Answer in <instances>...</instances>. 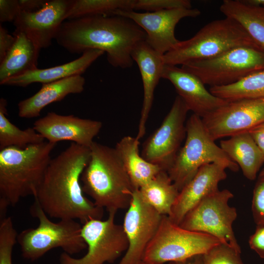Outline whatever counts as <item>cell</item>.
Segmentation results:
<instances>
[{
  "instance_id": "1",
  "label": "cell",
  "mask_w": 264,
  "mask_h": 264,
  "mask_svg": "<svg viewBox=\"0 0 264 264\" xmlns=\"http://www.w3.org/2000/svg\"><path fill=\"white\" fill-rule=\"evenodd\" d=\"M90 157L89 148L72 143L51 161L34 196L45 214L60 220H78L83 224L102 220L104 209L87 198L81 176Z\"/></svg>"
},
{
  "instance_id": "2",
  "label": "cell",
  "mask_w": 264,
  "mask_h": 264,
  "mask_svg": "<svg viewBox=\"0 0 264 264\" xmlns=\"http://www.w3.org/2000/svg\"><path fill=\"white\" fill-rule=\"evenodd\" d=\"M144 31L131 19L118 15L87 16L64 22L55 38L72 54L98 49L107 54L109 63L121 68L133 63L132 52L146 40Z\"/></svg>"
},
{
  "instance_id": "3",
  "label": "cell",
  "mask_w": 264,
  "mask_h": 264,
  "mask_svg": "<svg viewBox=\"0 0 264 264\" xmlns=\"http://www.w3.org/2000/svg\"><path fill=\"white\" fill-rule=\"evenodd\" d=\"M81 183L83 191L109 213L128 209L135 190L115 148L94 141Z\"/></svg>"
},
{
  "instance_id": "4",
  "label": "cell",
  "mask_w": 264,
  "mask_h": 264,
  "mask_svg": "<svg viewBox=\"0 0 264 264\" xmlns=\"http://www.w3.org/2000/svg\"><path fill=\"white\" fill-rule=\"evenodd\" d=\"M56 144L47 141L24 148L0 150V208L14 206L21 198L34 196L51 161Z\"/></svg>"
},
{
  "instance_id": "5",
  "label": "cell",
  "mask_w": 264,
  "mask_h": 264,
  "mask_svg": "<svg viewBox=\"0 0 264 264\" xmlns=\"http://www.w3.org/2000/svg\"><path fill=\"white\" fill-rule=\"evenodd\" d=\"M242 46L260 49L239 23L225 17L208 23L190 39L179 41L163 55V60L165 65H182L191 61L211 59Z\"/></svg>"
},
{
  "instance_id": "6",
  "label": "cell",
  "mask_w": 264,
  "mask_h": 264,
  "mask_svg": "<svg viewBox=\"0 0 264 264\" xmlns=\"http://www.w3.org/2000/svg\"><path fill=\"white\" fill-rule=\"evenodd\" d=\"M186 139L167 173L180 191L196 175L199 168L216 163L233 172L239 166L215 142L205 129L201 118L193 114L186 122Z\"/></svg>"
},
{
  "instance_id": "7",
  "label": "cell",
  "mask_w": 264,
  "mask_h": 264,
  "mask_svg": "<svg viewBox=\"0 0 264 264\" xmlns=\"http://www.w3.org/2000/svg\"><path fill=\"white\" fill-rule=\"evenodd\" d=\"M30 212L39 224L36 228L26 229L18 234L17 242L24 258L35 261L55 248H61L71 256L87 248L81 235L82 226L75 220L52 221L36 200Z\"/></svg>"
},
{
  "instance_id": "8",
  "label": "cell",
  "mask_w": 264,
  "mask_h": 264,
  "mask_svg": "<svg viewBox=\"0 0 264 264\" xmlns=\"http://www.w3.org/2000/svg\"><path fill=\"white\" fill-rule=\"evenodd\" d=\"M221 243L209 234L184 229L173 223L167 216L162 220L154 237L148 245L143 262L164 264L202 255Z\"/></svg>"
},
{
  "instance_id": "9",
  "label": "cell",
  "mask_w": 264,
  "mask_h": 264,
  "mask_svg": "<svg viewBox=\"0 0 264 264\" xmlns=\"http://www.w3.org/2000/svg\"><path fill=\"white\" fill-rule=\"evenodd\" d=\"M181 67L196 75L204 85L225 86L264 70V52L253 46H239L211 59L186 63Z\"/></svg>"
},
{
  "instance_id": "10",
  "label": "cell",
  "mask_w": 264,
  "mask_h": 264,
  "mask_svg": "<svg viewBox=\"0 0 264 264\" xmlns=\"http://www.w3.org/2000/svg\"><path fill=\"white\" fill-rule=\"evenodd\" d=\"M233 196L227 189L211 194L191 210L179 225L188 230L211 235L221 243L241 252L232 229L237 217V210L228 204Z\"/></svg>"
},
{
  "instance_id": "11",
  "label": "cell",
  "mask_w": 264,
  "mask_h": 264,
  "mask_svg": "<svg viewBox=\"0 0 264 264\" xmlns=\"http://www.w3.org/2000/svg\"><path fill=\"white\" fill-rule=\"evenodd\" d=\"M116 213H109L104 220L92 219L83 224L81 235L88 250L80 258H74L64 252L61 254L60 264H103L113 263L129 246L123 225L115 222Z\"/></svg>"
},
{
  "instance_id": "12",
  "label": "cell",
  "mask_w": 264,
  "mask_h": 264,
  "mask_svg": "<svg viewBox=\"0 0 264 264\" xmlns=\"http://www.w3.org/2000/svg\"><path fill=\"white\" fill-rule=\"evenodd\" d=\"M189 111L177 95L160 127L143 145L141 156L167 172L173 164L186 136V118Z\"/></svg>"
},
{
  "instance_id": "13",
  "label": "cell",
  "mask_w": 264,
  "mask_h": 264,
  "mask_svg": "<svg viewBox=\"0 0 264 264\" xmlns=\"http://www.w3.org/2000/svg\"><path fill=\"white\" fill-rule=\"evenodd\" d=\"M201 120L215 141L247 132L264 123V98L227 101Z\"/></svg>"
},
{
  "instance_id": "14",
  "label": "cell",
  "mask_w": 264,
  "mask_h": 264,
  "mask_svg": "<svg viewBox=\"0 0 264 264\" xmlns=\"http://www.w3.org/2000/svg\"><path fill=\"white\" fill-rule=\"evenodd\" d=\"M162 215L145 202L138 189L133 193L123 227L129 246L118 264H139L160 225Z\"/></svg>"
},
{
  "instance_id": "15",
  "label": "cell",
  "mask_w": 264,
  "mask_h": 264,
  "mask_svg": "<svg viewBox=\"0 0 264 264\" xmlns=\"http://www.w3.org/2000/svg\"><path fill=\"white\" fill-rule=\"evenodd\" d=\"M200 13L199 9L192 8L144 13L132 10H118L113 15L129 18L136 23L145 32V41L148 44L163 55L179 41L175 35L178 22L185 18H196Z\"/></svg>"
},
{
  "instance_id": "16",
  "label": "cell",
  "mask_w": 264,
  "mask_h": 264,
  "mask_svg": "<svg viewBox=\"0 0 264 264\" xmlns=\"http://www.w3.org/2000/svg\"><path fill=\"white\" fill-rule=\"evenodd\" d=\"M74 0H47L39 10L21 12L13 24L40 49L48 47L55 38Z\"/></svg>"
},
{
  "instance_id": "17",
  "label": "cell",
  "mask_w": 264,
  "mask_h": 264,
  "mask_svg": "<svg viewBox=\"0 0 264 264\" xmlns=\"http://www.w3.org/2000/svg\"><path fill=\"white\" fill-rule=\"evenodd\" d=\"M102 127L101 121L73 115L49 112L35 121L33 128L47 141L56 144L62 141L89 148Z\"/></svg>"
},
{
  "instance_id": "18",
  "label": "cell",
  "mask_w": 264,
  "mask_h": 264,
  "mask_svg": "<svg viewBox=\"0 0 264 264\" xmlns=\"http://www.w3.org/2000/svg\"><path fill=\"white\" fill-rule=\"evenodd\" d=\"M162 78L173 84L189 110L201 118L227 102L207 90L196 75L177 66L165 64Z\"/></svg>"
},
{
  "instance_id": "19",
  "label": "cell",
  "mask_w": 264,
  "mask_h": 264,
  "mask_svg": "<svg viewBox=\"0 0 264 264\" xmlns=\"http://www.w3.org/2000/svg\"><path fill=\"white\" fill-rule=\"evenodd\" d=\"M226 168L216 163L201 167L194 177L179 191L168 216L179 225L185 215L208 196L219 190V183L227 177Z\"/></svg>"
},
{
  "instance_id": "20",
  "label": "cell",
  "mask_w": 264,
  "mask_h": 264,
  "mask_svg": "<svg viewBox=\"0 0 264 264\" xmlns=\"http://www.w3.org/2000/svg\"><path fill=\"white\" fill-rule=\"evenodd\" d=\"M132 57L139 67L143 87V99L136 137L140 140L146 132V124L151 110L154 92L165 64L162 55L151 47L146 41L137 44L132 52Z\"/></svg>"
},
{
  "instance_id": "21",
  "label": "cell",
  "mask_w": 264,
  "mask_h": 264,
  "mask_svg": "<svg viewBox=\"0 0 264 264\" xmlns=\"http://www.w3.org/2000/svg\"><path fill=\"white\" fill-rule=\"evenodd\" d=\"M105 52L98 49L84 52L78 58L69 63L44 69L38 68L9 78L1 85L25 88L35 83H49L75 75H81Z\"/></svg>"
},
{
  "instance_id": "22",
  "label": "cell",
  "mask_w": 264,
  "mask_h": 264,
  "mask_svg": "<svg viewBox=\"0 0 264 264\" xmlns=\"http://www.w3.org/2000/svg\"><path fill=\"white\" fill-rule=\"evenodd\" d=\"M85 84V79L81 75L43 84L35 94L18 103V115L23 118L37 117L47 105L60 101L70 94L81 93Z\"/></svg>"
},
{
  "instance_id": "23",
  "label": "cell",
  "mask_w": 264,
  "mask_h": 264,
  "mask_svg": "<svg viewBox=\"0 0 264 264\" xmlns=\"http://www.w3.org/2000/svg\"><path fill=\"white\" fill-rule=\"evenodd\" d=\"M15 41L0 62V84L7 79L37 68L40 49L23 32L15 30Z\"/></svg>"
},
{
  "instance_id": "24",
  "label": "cell",
  "mask_w": 264,
  "mask_h": 264,
  "mask_svg": "<svg viewBox=\"0 0 264 264\" xmlns=\"http://www.w3.org/2000/svg\"><path fill=\"white\" fill-rule=\"evenodd\" d=\"M220 147L242 170L247 179L254 180L264 163L262 153L249 133L242 132L220 142Z\"/></svg>"
},
{
  "instance_id": "25",
  "label": "cell",
  "mask_w": 264,
  "mask_h": 264,
  "mask_svg": "<svg viewBox=\"0 0 264 264\" xmlns=\"http://www.w3.org/2000/svg\"><path fill=\"white\" fill-rule=\"evenodd\" d=\"M139 145L136 137L125 136L115 147L135 189H139L162 170L140 154Z\"/></svg>"
},
{
  "instance_id": "26",
  "label": "cell",
  "mask_w": 264,
  "mask_h": 264,
  "mask_svg": "<svg viewBox=\"0 0 264 264\" xmlns=\"http://www.w3.org/2000/svg\"><path fill=\"white\" fill-rule=\"evenodd\" d=\"M220 10L225 17L239 23L264 52V7L251 5L243 0H224Z\"/></svg>"
},
{
  "instance_id": "27",
  "label": "cell",
  "mask_w": 264,
  "mask_h": 264,
  "mask_svg": "<svg viewBox=\"0 0 264 264\" xmlns=\"http://www.w3.org/2000/svg\"><path fill=\"white\" fill-rule=\"evenodd\" d=\"M138 190L145 202L160 215L167 216L171 214L179 192L168 173L164 170Z\"/></svg>"
},
{
  "instance_id": "28",
  "label": "cell",
  "mask_w": 264,
  "mask_h": 264,
  "mask_svg": "<svg viewBox=\"0 0 264 264\" xmlns=\"http://www.w3.org/2000/svg\"><path fill=\"white\" fill-rule=\"evenodd\" d=\"M209 91L227 101L264 98V70L249 74L229 85L210 87Z\"/></svg>"
},
{
  "instance_id": "29",
  "label": "cell",
  "mask_w": 264,
  "mask_h": 264,
  "mask_svg": "<svg viewBox=\"0 0 264 264\" xmlns=\"http://www.w3.org/2000/svg\"><path fill=\"white\" fill-rule=\"evenodd\" d=\"M7 102L0 99V150L9 147L24 148L29 145L44 142V138L33 127L21 130L7 117Z\"/></svg>"
},
{
  "instance_id": "30",
  "label": "cell",
  "mask_w": 264,
  "mask_h": 264,
  "mask_svg": "<svg viewBox=\"0 0 264 264\" xmlns=\"http://www.w3.org/2000/svg\"><path fill=\"white\" fill-rule=\"evenodd\" d=\"M134 0H74L66 20L87 16L112 15L118 10H132Z\"/></svg>"
},
{
  "instance_id": "31",
  "label": "cell",
  "mask_w": 264,
  "mask_h": 264,
  "mask_svg": "<svg viewBox=\"0 0 264 264\" xmlns=\"http://www.w3.org/2000/svg\"><path fill=\"white\" fill-rule=\"evenodd\" d=\"M17 236L11 218L0 217V264H12V251Z\"/></svg>"
},
{
  "instance_id": "32",
  "label": "cell",
  "mask_w": 264,
  "mask_h": 264,
  "mask_svg": "<svg viewBox=\"0 0 264 264\" xmlns=\"http://www.w3.org/2000/svg\"><path fill=\"white\" fill-rule=\"evenodd\" d=\"M241 252L227 245L220 243L202 255L203 264H244Z\"/></svg>"
},
{
  "instance_id": "33",
  "label": "cell",
  "mask_w": 264,
  "mask_h": 264,
  "mask_svg": "<svg viewBox=\"0 0 264 264\" xmlns=\"http://www.w3.org/2000/svg\"><path fill=\"white\" fill-rule=\"evenodd\" d=\"M176 8H192L188 0H134L133 10L156 12Z\"/></svg>"
},
{
  "instance_id": "34",
  "label": "cell",
  "mask_w": 264,
  "mask_h": 264,
  "mask_svg": "<svg viewBox=\"0 0 264 264\" xmlns=\"http://www.w3.org/2000/svg\"><path fill=\"white\" fill-rule=\"evenodd\" d=\"M252 212L257 225H264V176H259L252 200Z\"/></svg>"
},
{
  "instance_id": "35",
  "label": "cell",
  "mask_w": 264,
  "mask_h": 264,
  "mask_svg": "<svg viewBox=\"0 0 264 264\" xmlns=\"http://www.w3.org/2000/svg\"><path fill=\"white\" fill-rule=\"evenodd\" d=\"M21 12L19 0H0V22H14Z\"/></svg>"
},
{
  "instance_id": "36",
  "label": "cell",
  "mask_w": 264,
  "mask_h": 264,
  "mask_svg": "<svg viewBox=\"0 0 264 264\" xmlns=\"http://www.w3.org/2000/svg\"><path fill=\"white\" fill-rule=\"evenodd\" d=\"M250 247L264 259V225H257L255 232L250 237Z\"/></svg>"
},
{
  "instance_id": "37",
  "label": "cell",
  "mask_w": 264,
  "mask_h": 264,
  "mask_svg": "<svg viewBox=\"0 0 264 264\" xmlns=\"http://www.w3.org/2000/svg\"><path fill=\"white\" fill-rule=\"evenodd\" d=\"M15 41V37L9 34L7 29L0 26V62L6 56Z\"/></svg>"
},
{
  "instance_id": "38",
  "label": "cell",
  "mask_w": 264,
  "mask_h": 264,
  "mask_svg": "<svg viewBox=\"0 0 264 264\" xmlns=\"http://www.w3.org/2000/svg\"><path fill=\"white\" fill-rule=\"evenodd\" d=\"M262 153L264 158V123L248 132Z\"/></svg>"
},
{
  "instance_id": "39",
  "label": "cell",
  "mask_w": 264,
  "mask_h": 264,
  "mask_svg": "<svg viewBox=\"0 0 264 264\" xmlns=\"http://www.w3.org/2000/svg\"><path fill=\"white\" fill-rule=\"evenodd\" d=\"M47 0H19L21 12H32L40 9Z\"/></svg>"
},
{
  "instance_id": "40",
  "label": "cell",
  "mask_w": 264,
  "mask_h": 264,
  "mask_svg": "<svg viewBox=\"0 0 264 264\" xmlns=\"http://www.w3.org/2000/svg\"><path fill=\"white\" fill-rule=\"evenodd\" d=\"M169 264H203L202 255H197L188 259L176 262H171Z\"/></svg>"
},
{
  "instance_id": "41",
  "label": "cell",
  "mask_w": 264,
  "mask_h": 264,
  "mask_svg": "<svg viewBox=\"0 0 264 264\" xmlns=\"http://www.w3.org/2000/svg\"><path fill=\"white\" fill-rule=\"evenodd\" d=\"M243 1L251 5L264 7V0H243Z\"/></svg>"
},
{
  "instance_id": "42",
  "label": "cell",
  "mask_w": 264,
  "mask_h": 264,
  "mask_svg": "<svg viewBox=\"0 0 264 264\" xmlns=\"http://www.w3.org/2000/svg\"><path fill=\"white\" fill-rule=\"evenodd\" d=\"M259 176H264V168L261 172V173H260V174L259 175Z\"/></svg>"
},
{
  "instance_id": "43",
  "label": "cell",
  "mask_w": 264,
  "mask_h": 264,
  "mask_svg": "<svg viewBox=\"0 0 264 264\" xmlns=\"http://www.w3.org/2000/svg\"><path fill=\"white\" fill-rule=\"evenodd\" d=\"M148 264L145 263L144 262H141V263L140 264Z\"/></svg>"
}]
</instances>
